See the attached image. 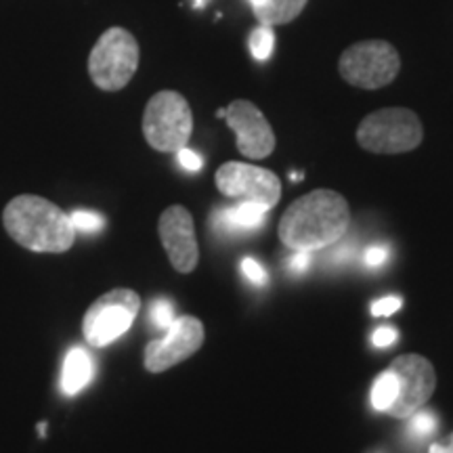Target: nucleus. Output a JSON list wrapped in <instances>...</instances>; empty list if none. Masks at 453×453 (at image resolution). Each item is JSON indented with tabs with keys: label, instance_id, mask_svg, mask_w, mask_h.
Returning a JSON list of instances; mask_svg holds the SVG:
<instances>
[{
	"label": "nucleus",
	"instance_id": "nucleus-22",
	"mask_svg": "<svg viewBox=\"0 0 453 453\" xmlns=\"http://www.w3.org/2000/svg\"><path fill=\"white\" fill-rule=\"evenodd\" d=\"M401 304H403V300H401L399 296L380 298V300H376V303L372 304V315H376V317L393 315V313H396V311L401 309Z\"/></svg>",
	"mask_w": 453,
	"mask_h": 453
},
{
	"label": "nucleus",
	"instance_id": "nucleus-5",
	"mask_svg": "<svg viewBox=\"0 0 453 453\" xmlns=\"http://www.w3.org/2000/svg\"><path fill=\"white\" fill-rule=\"evenodd\" d=\"M139 67V42L124 27H110L90 50L88 73L95 87L107 93L122 90Z\"/></svg>",
	"mask_w": 453,
	"mask_h": 453
},
{
	"label": "nucleus",
	"instance_id": "nucleus-26",
	"mask_svg": "<svg viewBox=\"0 0 453 453\" xmlns=\"http://www.w3.org/2000/svg\"><path fill=\"white\" fill-rule=\"evenodd\" d=\"M311 260H313V254L311 252H296L288 260V267H290L292 273H304L311 267Z\"/></svg>",
	"mask_w": 453,
	"mask_h": 453
},
{
	"label": "nucleus",
	"instance_id": "nucleus-16",
	"mask_svg": "<svg viewBox=\"0 0 453 453\" xmlns=\"http://www.w3.org/2000/svg\"><path fill=\"white\" fill-rule=\"evenodd\" d=\"M396 399V378L395 373L387 370L376 378L372 387V405L378 411H388V407L395 403Z\"/></svg>",
	"mask_w": 453,
	"mask_h": 453
},
{
	"label": "nucleus",
	"instance_id": "nucleus-28",
	"mask_svg": "<svg viewBox=\"0 0 453 453\" xmlns=\"http://www.w3.org/2000/svg\"><path fill=\"white\" fill-rule=\"evenodd\" d=\"M441 449H443V453H453V434L449 437V443L441 445Z\"/></svg>",
	"mask_w": 453,
	"mask_h": 453
},
{
	"label": "nucleus",
	"instance_id": "nucleus-2",
	"mask_svg": "<svg viewBox=\"0 0 453 453\" xmlns=\"http://www.w3.org/2000/svg\"><path fill=\"white\" fill-rule=\"evenodd\" d=\"M7 234L32 252L61 254L76 240L72 220L53 202L38 196H17L3 212Z\"/></svg>",
	"mask_w": 453,
	"mask_h": 453
},
{
	"label": "nucleus",
	"instance_id": "nucleus-14",
	"mask_svg": "<svg viewBox=\"0 0 453 453\" xmlns=\"http://www.w3.org/2000/svg\"><path fill=\"white\" fill-rule=\"evenodd\" d=\"M95 364L82 347H73L67 350L64 370H61V390L65 395H78L87 384L93 380Z\"/></svg>",
	"mask_w": 453,
	"mask_h": 453
},
{
	"label": "nucleus",
	"instance_id": "nucleus-20",
	"mask_svg": "<svg viewBox=\"0 0 453 453\" xmlns=\"http://www.w3.org/2000/svg\"><path fill=\"white\" fill-rule=\"evenodd\" d=\"M151 321H154L156 327H160V330H168L170 324L174 321L173 303L166 298L154 300V304H151Z\"/></svg>",
	"mask_w": 453,
	"mask_h": 453
},
{
	"label": "nucleus",
	"instance_id": "nucleus-9",
	"mask_svg": "<svg viewBox=\"0 0 453 453\" xmlns=\"http://www.w3.org/2000/svg\"><path fill=\"white\" fill-rule=\"evenodd\" d=\"M217 187L226 197L240 202H254L265 208L277 206L281 200V183L275 173L252 164L226 162L217 170Z\"/></svg>",
	"mask_w": 453,
	"mask_h": 453
},
{
	"label": "nucleus",
	"instance_id": "nucleus-25",
	"mask_svg": "<svg viewBox=\"0 0 453 453\" xmlns=\"http://www.w3.org/2000/svg\"><path fill=\"white\" fill-rule=\"evenodd\" d=\"M177 160L180 166L185 170H189V173H197V170H202L203 166V160L200 154H196L194 150H189V147H183V150L177 151Z\"/></svg>",
	"mask_w": 453,
	"mask_h": 453
},
{
	"label": "nucleus",
	"instance_id": "nucleus-6",
	"mask_svg": "<svg viewBox=\"0 0 453 453\" xmlns=\"http://www.w3.org/2000/svg\"><path fill=\"white\" fill-rule=\"evenodd\" d=\"M141 298L130 288H116L105 292L90 304L82 319L84 340L90 347H107L124 336L139 315Z\"/></svg>",
	"mask_w": 453,
	"mask_h": 453
},
{
	"label": "nucleus",
	"instance_id": "nucleus-3",
	"mask_svg": "<svg viewBox=\"0 0 453 453\" xmlns=\"http://www.w3.org/2000/svg\"><path fill=\"white\" fill-rule=\"evenodd\" d=\"M194 133V113L177 90H160L145 107V141L162 154H177L189 143Z\"/></svg>",
	"mask_w": 453,
	"mask_h": 453
},
{
	"label": "nucleus",
	"instance_id": "nucleus-4",
	"mask_svg": "<svg viewBox=\"0 0 453 453\" xmlns=\"http://www.w3.org/2000/svg\"><path fill=\"white\" fill-rule=\"evenodd\" d=\"M424 139L420 118L405 107H387L364 118L357 128V143L372 154H405Z\"/></svg>",
	"mask_w": 453,
	"mask_h": 453
},
{
	"label": "nucleus",
	"instance_id": "nucleus-8",
	"mask_svg": "<svg viewBox=\"0 0 453 453\" xmlns=\"http://www.w3.org/2000/svg\"><path fill=\"white\" fill-rule=\"evenodd\" d=\"M396 378V399L388 413L396 420H407L413 411L422 410L437 388V373L426 357L401 355L390 364Z\"/></svg>",
	"mask_w": 453,
	"mask_h": 453
},
{
	"label": "nucleus",
	"instance_id": "nucleus-18",
	"mask_svg": "<svg viewBox=\"0 0 453 453\" xmlns=\"http://www.w3.org/2000/svg\"><path fill=\"white\" fill-rule=\"evenodd\" d=\"M407 420H410V424H407V433H410L411 439H426L439 426L437 416L428 410L413 411Z\"/></svg>",
	"mask_w": 453,
	"mask_h": 453
},
{
	"label": "nucleus",
	"instance_id": "nucleus-7",
	"mask_svg": "<svg viewBox=\"0 0 453 453\" xmlns=\"http://www.w3.org/2000/svg\"><path fill=\"white\" fill-rule=\"evenodd\" d=\"M338 70L340 76L353 87L376 90L395 81L401 70V59L390 42L364 41L344 50Z\"/></svg>",
	"mask_w": 453,
	"mask_h": 453
},
{
	"label": "nucleus",
	"instance_id": "nucleus-24",
	"mask_svg": "<svg viewBox=\"0 0 453 453\" xmlns=\"http://www.w3.org/2000/svg\"><path fill=\"white\" fill-rule=\"evenodd\" d=\"M396 338H399V332H396L395 327H390V326H382V327H378V330L372 334V342H373V347H378V349L393 347V344L396 342Z\"/></svg>",
	"mask_w": 453,
	"mask_h": 453
},
{
	"label": "nucleus",
	"instance_id": "nucleus-11",
	"mask_svg": "<svg viewBox=\"0 0 453 453\" xmlns=\"http://www.w3.org/2000/svg\"><path fill=\"white\" fill-rule=\"evenodd\" d=\"M226 127L235 133V145L242 156L263 160L273 154L275 134L265 113L246 99H237L225 107Z\"/></svg>",
	"mask_w": 453,
	"mask_h": 453
},
{
	"label": "nucleus",
	"instance_id": "nucleus-21",
	"mask_svg": "<svg viewBox=\"0 0 453 453\" xmlns=\"http://www.w3.org/2000/svg\"><path fill=\"white\" fill-rule=\"evenodd\" d=\"M242 271H243V275H246L252 283H257V286H267L269 277H267V273H265L263 265H260L257 258H243Z\"/></svg>",
	"mask_w": 453,
	"mask_h": 453
},
{
	"label": "nucleus",
	"instance_id": "nucleus-15",
	"mask_svg": "<svg viewBox=\"0 0 453 453\" xmlns=\"http://www.w3.org/2000/svg\"><path fill=\"white\" fill-rule=\"evenodd\" d=\"M307 3L309 0H267L263 7L254 9V15L263 26H283L296 19Z\"/></svg>",
	"mask_w": 453,
	"mask_h": 453
},
{
	"label": "nucleus",
	"instance_id": "nucleus-29",
	"mask_svg": "<svg viewBox=\"0 0 453 453\" xmlns=\"http://www.w3.org/2000/svg\"><path fill=\"white\" fill-rule=\"evenodd\" d=\"M248 3L252 4V9H258V7H263V4L267 3V0H248Z\"/></svg>",
	"mask_w": 453,
	"mask_h": 453
},
{
	"label": "nucleus",
	"instance_id": "nucleus-13",
	"mask_svg": "<svg viewBox=\"0 0 453 453\" xmlns=\"http://www.w3.org/2000/svg\"><path fill=\"white\" fill-rule=\"evenodd\" d=\"M269 208L260 206L254 202H240L235 206L217 211L212 217V225L226 234H243V231H254L263 226Z\"/></svg>",
	"mask_w": 453,
	"mask_h": 453
},
{
	"label": "nucleus",
	"instance_id": "nucleus-10",
	"mask_svg": "<svg viewBox=\"0 0 453 453\" xmlns=\"http://www.w3.org/2000/svg\"><path fill=\"white\" fill-rule=\"evenodd\" d=\"M203 344V326L197 317L185 315L174 319L162 338L151 340L145 347V367L151 373H162L183 364Z\"/></svg>",
	"mask_w": 453,
	"mask_h": 453
},
{
	"label": "nucleus",
	"instance_id": "nucleus-23",
	"mask_svg": "<svg viewBox=\"0 0 453 453\" xmlns=\"http://www.w3.org/2000/svg\"><path fill=\"white\" fill-rule=\"evenodd\" d=\"M388 257H390V250H388V246H384V243H376V246H370L365 250V265L367 267H382L384 263H387L388 260Z\"/></svg>",
	"mask_w": 453,
	"mask_h": 453
},
{
	"label": "nucleus",
	"instance_id": "nucleus-32",
	"mask_svg": "<svg viewBox=\"0 0 453 453\" xmlns=\"http://www.w3.org/2000/svg\"><path fill=\"white\" fill-rule=\"evenodd\" d=\"M290 177H292V180H300V179H303V174H298V173H294V174H290Z\"/></svg>",
	"mask_w": 453,
	"mask_h": 453
},
{
	"label": "nucleus",
	"instance_id": "nucleus-17",
	"mask_svg": "<svg viewBox=\"0 0 453 453\" xmlns=\"http://www.w3.org/2000/svg\"><path fill=\"white\" fill-rule=\"evenodd\" d=\"M275 49V34L271 26H257L250 34V53L257 61H269Z\"/></svg>",
	"mask_w": 453,
	"mask_h": 453
},
{
	"label": "nucleus",
	"instance_id": "nucleus-12",
	"mask_svg": "<svg viewBox=\"0 0 453 453\" xmlns=\"http://www.w3.org/2000/svg\"><path fill=\"white\" fill-rule=\"evenodd\" d=\"M157 231H160L162 246L168 254L170 265L179 273H191L197 267V260H200V246H197L194 217H191L189 211L185 206H179V203L168 206L162 212Z\"/></svg>",
	"mask_w": 453,
	"mask_h": 453
},
{
	"label": "nucleus",
	"instance_id": "nucleus-31",
	"mask_svg": "<svg viewBox=\"0 0 453 453\" xmlns=\"http://www.w3.org/2000/svg\"><path fill=\"white\" fill-rule=\"evenodd\" d=\"M428 453H443V449H441V443H434L433 447H430Z\"/></svg>",
	"mask_w": 453,
	"mask_h": 453
},
{
	"label": "nucleus",
	"instance_id": "nucleus-27",
	"mask_svg": "<svg viewBox=\"0 0 453 453\" xmlns=\"http://www.w3.org/2000/svg\"><path fill=\"white\" fill-rule=\"evenodd\" d=\"M350 254H353V246H340L336 252L332 254L334 260H347L350 258Z\"/></svg>",
	"mask_w": 453,
	"mask_h": 453
},
{
	"label": "nucleus",
	"instance_id": "nucleus-19",
	"mask_svg": "<svg viewBox=\"0 0 453 453\" xmlns=\"http://www.w3.org/2000/svg\"><path fill=\"white\" fill-rule=\"evenodd\" d=\"M70 220H72L73 229L84 231V234H97V231L104 229V225H105V219L93 211L72 212Z\"/></svg>",
	"mask_w": 453,
	"mask_h": 453
},
{
	"label": "nucleus",
	"instance_id": "nucleus-30",
	"mask_svg": "<svg viewBox=\"0 0 453 453\" xmlns=\"http://www.w3.org/2000/svg\"><path fill=\"white\" fill-rule=\"evenodd\" d=\"M208 4V0H194V7L196 9H203Z\"/></svg>",
	"mask_w": 453,
	"mask_h": 453
},
{
	"label": "nucleus",
	"instance_id": "nucleus-1",
	"mask_svg": "<svg viewBox=\"0 0 453 453\" xmlns=\"http://www.w3.org/2000/svg\"><path fill=\"white\" fill-rule=\"evenodd\" d=\"M349 225V202L332 189H315L290 203L277 234L294 252H315L342 240Z\"/></svg>",
	"mask_w": 453,
	"mask_h": 453
}]
</instances>
